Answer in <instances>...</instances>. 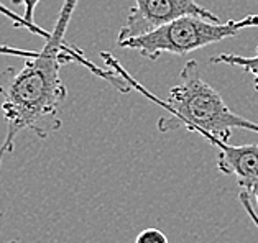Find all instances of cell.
Here are the masks:
<instances>
[{"mask_svg": "<svg viewBox=\"0 0 258 243\" xmlns=\"http://www.w3.org/2000/svg\"><path fill=\"white\" fill-rule=\"evenodd\" d=\"M250 194L247 191H242L240 192V196H238V199H240V202L243 205V209L248 212V215L251 217V220H253L256 223V227H258V212L253 209V205H251V201H250Z\"/></svg>", "mask_w": 258, "mask_h": 243, "instance_id": "cell-11", "label": "cell"}, {"mask_svg": "<svg viewBox=\"0 0 258 243\" xmlns=\"http://www.w3.org/2000/svg\"><path fill=\"white\" fill-rule=\"evenodd\" d=\"M247 28H258V15H247L240 20L212 22L209 18L186 15L163 25L158 30L118 43L140 53L142 58L156 61L161 54H187L196 49L237 36Z\"/></svg>", "mask_w": 258, "mask_h": 243, "instance_id": "cell-3", "label": "cell"}, {"mask_svg": "<svg viewBox=\"0 0 258 243\" xmlns=\"http://www.w3.org/2000/svg\"><path fill=\"white\" fill-rule=\"evenodd\" d=\"M216 148L219 173L225 176H235L238 186L255 197L258 205V145L253 143L232 146L229 143H219Z\"/></svg>", "mask_w": 258, "mask_h": 243, "instance_id": "cell-5", "label": "cell"}, {"mask_svg": "<svg viewBox=\"0 0 258 243\" xmlns=\"http://www.w3.org/2000/svg\"><path fill=\"white\" fill-rule=\"evenodd\" d=\"M0 15H4L5 18H9V20L14 23V27H17V28H27L30 33H33L36 36H41L43 40H48L49 35H51V32H46V30H43L40 25L28 22L23 15H18V14H15L14 10H10L9 7H5L2 2H0Z\"/></svg>", "mask_w": 258, "mask_h": 243, "instance_id": "cell-7", "label": "cell"}, {"mask_svg": "<svg viewBox=\"0 0 258 243\" xmlns=\"http://www.w3.org/2000/svg\"><path fill=\"white\" fill-rule=\"evenodd\" d=\"M79 0H64L54 28L38 53L25 58L22 67H7L0 71V97L2 114L7 123V135L0 145V166L5 154L14 151L15 140L23 130H30L38 138L46 140L62 127L61 110L66 102L68 89L59 71L64 64L79 63L92 74L107 80L122 94H128L132 86L110 67H99L86 54L64 40Z\"/></svg>", "mask_w": 258, "mask_h": 243, "instance_id": "cell-1", "label": "cell"}, {"mask_svg": "<svg viewBox=\"0 0 258 243\" xmlns=\"http://www.w3.org/2000/svg\"><path fill=\"white\" fill-rule=\"evenodd\" d=\"M135 243H169V241H168V236L163 233L161 230L150 227V228L142 230V232L137 235Z\"/></svg>", "mask_w": 258, "mask_h": 243, "instance_id": "cell-8", "label": "cell"}, {"mask_svg": "<svg viewBox=\"0 0 258 243\" xmlns=\"http://www.w3.org/2000/svg\"><path fill=\"white\" fill-rule=\"evenodd\" d=\"M186 15L204 17L212 22H220L214 12L203 7L198 0H135V5L128 10L127 22L118 32L117 45L158 30L163 25Z\"/></svg>", "mask_w": 258, "mask_h": 243, "instance_id": "cell-4", "label": "cell"}, {"mask_svg": "<svg viewBox=\"0 0 258 243\" xmlns=\"http://www.w3.org/2000/svg\"><path fill=\"white\" fill-rule=\"evenodd\" d=\"M12 4L23 7V17L27 18L28 22L35 23V10L38 7L40 0H12Z\"/></svg>", "mask_w": 258, "mask_h": 243, "instance_id": "cell-9", "label": "cell"}, {"mask_svg": "<svg viewBox=\"0 0 258 243\" xmlns=\"http://www.w3.org/2000/svg\"><path fill=\"white\" fill-rule=\"evenodd\" d=\"M211 63L214 64H227L232 67H240L242 71L248 72L253 77V87L258 91V48L253 56H243V54H230L222 53L211 58Z\"/></svg>", "mask_w": 258, "mask_h": 243, "instance_id": "cell-6", "label": "cell"}, {"mask_svg": "<svg viewBox=\"0 0 258 243\" xmlns=\"http://www.w3.org/2000/svg\"><path fill=\"white\" fill-rule=\"evenodd\" d=\"M2 243H18V240H9V241H2Z\"/></svg>", "mask_w": 258, "mask_h": 243, "instance_id": "cell-12", "label": "cell"}, {"mask_svg": "<svg viewBox=\"0 0 258 243\" xmlns=\"http://www.w3.org/2000/svg\"><path fill=\"white\" fill-rule=\"evenodd\" d=\"M107 67L114 69L132 86V89L143 92L148 99L168 112V117L158 120V130L161 133L187 130L203 135L212 146L219 143H229L234 130H250L258 133V123L248 120L234 112L222 96L203 77L199 63L196 59L186 61L184 67L179 72V84L171 87L166 101L153 97L150 92L140 86L130 74L123 69L115 56L110 53H100Z\"/></svg>", "mask_w": 258, "mask_h": 243, "instance_id": "cell-2", "label": "cell"}, {"mask_svg": "<svg viewBox=\"0 0 258 243\" xmlns=\"http://www.w3.org/2000/svg\"><path fill=\"white\" fill-rule=\"evenodd\" d=\"M38 51H30V49H22L9 45H0V56H15V58H31Z\"/></svg>", "mask_w": 258, "mask_h": 243, "instance_id": "cell-10", "label": "cell"}]
</instances>
